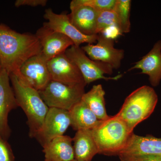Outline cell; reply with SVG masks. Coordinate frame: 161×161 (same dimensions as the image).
Wrapping results in <instances>:
<instances>
[{"instance_id": "9", "label": "cell", "mask_w": 161, "mask_h": 161, "mask_svg": "<svg viewBox=\"0 0 161 161\" xmlns=\"http://www.w3.org/2000/svg\"><path fill=\"white\" fill-rule=\"evenodd\" d=\"M43 17L47 20L43 25L65 35L73 41L75 46H80L84 43L93 44L97 41L98 35L86 36L81 33L72 24L66 14H58L51 8H48L45 10Z\"/></svg>"}, {"instance_id": "30", "label": "cell", "mask_w": 161, "mask_h": 161, "mask_svg": "<svg viewBox=\"0 0 161 161\" xmlns=\"http://www.w3.org/2000/svg\"><path fill=\"white\" fill-rule=\"evenodd\" d=\"M72 161H76V160L75 159V160H73Z\"/></svg>"}, {"instance_id": "17", "label": "cell", "mask_w": 161, "mask_h": 161, "mask_svg": "<svg viewBox=\"0 0 161 161\" xmlns=\"http://www.w3.org/2000/svg\"><path fill=\"white\" fill-rule=\"evenodd\" d=\"M73 138L68 136H58L43 147L44 161H72L75 160Z\"/></svg>"}, {"instance_id": "5", "label": "cell", "mask_w": 161, "mask_h": 161, "mask_svg": "<svg viewBox=\"0 0 161 161\" xmlns=\"http://www.w3.org/2000/svg\"><path fill=\"white\" fill-rule=\"evenodd\" d=\"M86 86L85 84L69 85L51 80L43 89L39 92L48 108L69 111L81 100L85 93Z\"/></svg>"}, {"instance_id": "25", "label": "cell", "mask_w": 161, "mask_h": 161, "mask_svg": "<svg viewBox=\"0 0 161 161\" xmlns=\"http://www.w3.org/2000/svg\"><path fill=\"white\" fill-rule=\"evenodd\" d=\"M125 161H161V155H142L119 157Z\"/></svg>"}, {"instance_id": "26", "label": "cell", "mask_w": 161, "mask_h": 161, "mask_svg": "<svg viewBox=\"0 0 161 161\" xmlns=\"http://www.w3.org/2000/svg\"><path fill=\"white\" fill-rule=\"evenodd\" d=\"M100 33L108 39L115 40L120 35H122L119 28L116 25H112L108 26L103 31Z\"/></svg>"}, {"instance_id": "24", "label": "cell", "mask_w": 161, "mask_h": 161, "mask_svg": "<svg viewBox=\"0 0 161 161\" xmlns=\"http://www.w3.org/2000/svg\"><path fill=\"white\" fill-rule=\"evenodd\" d=\"M0 161H15L14 156L7 140L0 135Z\"/></svg>"}, {"instance_id": "16", "label": "cell", "mask_w": 161, "mask_h": 161, "mask_svg": "<svg viewBox=\"0 0 161 161\" xmlns=\"http://www.w3.org/2000/svg\"><path fill=\"white\" fill-rule=\"evenodd\" d=\"M70 9L71 12L68 14L70 21L80 32L86 36L97 35L98 11L83 5L70 6Z\"/></svg>"}, {"instance_id": "29", "label": "cell", "mask_w": 161, "mask_h": 161, "mask_svg": "<svg viewBox=\"0 0 161 161\" xmlns=\"http://www.w3.org/2000/svg\"><path fill=\"white\" fill-rule=\"evenodd\" d=\"M120 161H125L124 160L120 158Z\"/></svg>"}, {"instance_id": "15", "label": "cell", "mask_w": 161, "mask_h": 161, "mask_svg": "<svg viewBox=\"0 0 161 161\" xmlns=\"http://www.w3.org/2000/svg\"><path fill=\"white\" fill-rule=\"evenodd\" d=\"M135 69H141V74L148 75L152 86H157L159 84L161 80V40L157 41L151 50L128 71Z\"/></svg>"}, {"instance_id": "14", "label": "cell", "mask_w": 161, "mask_h": 161, "mask_svg": "<svg viewBox=\"0 0 161 161\" xmlns=\"http://www.w3.org/2000/svg\"><path fill=\"white\" fill-rule=\"evenodd\" d=\"M161 155V138L136 135L132 132L118 156Z\"/></svg>"}, {"instance_id": "18", "label": "cell", "mask_w": 161, "mask_h": 161, "mask_svg": "<svg viewBox=\"0 0 161 161\" xmlns=\"http://www.w3.org/2000/svg\"><path fill=\"white\" fill-rule=\"evenodd\" d=\"M75 159L77 161H92L98 153L92 130H78L73 138Z\"/></svg>"}, {"instance_id": "6", "label": "cell", "mask_w": 161, "mask_h": 161, "mask_svg": "<svg viewBox=\"0 0 161 161\" xmlns=\"http://www.w3.org/2000/svg\"><path fill=\"white\" fill-rule=\"evenodd\" d=\"M65 54L78 67L86 85L99 79L116 80L122 77L121 74L114 77L105 76V74L112 75L113 68L108 64L90 59L80 46L73 45L67 50Z\"/></svg>"}, {"instance_id": "11", "label": "cell", "mask_w": 161, "mask_h": 161, "mask_svg": "<svg viewBox=\"0 0 161 161\" xmlns=\"http://www.w3.org/2000/svg\"><path fill=\"white\" fill-rule=\"evenodd\" d=\"M35 35L40 41L41 53L47 61L64 53L69 47L74 45L73 41L66 36L43 24Z\"/></svg>"}, {"instance_id": "8", "label": "cell", "mask_w": 161, "mask_h": 161, "mask_svg": "<svg viewBox=\"0 0 161 161\" xmlns=\"http://www.w3.org/2000/svg\"><path fill=\"white\" fill-rule=\"evenodd\" d=\"M71 124L69 111L49 108L42 126L35 138L44 147L53 139L64 135Z\"/></svg>"}, {"instance_id": "21", "label": "cell", "mask_w": 161, "mask_h": 161, "mask_svg": "<svg viewBox=\"0 0 161 161\" xmlns=\"http://www.w3.org/2000/svg\"><path fill=\"white\" fill-rule=\"evenodd\" d=\"M130 0H116L114 10L117 19V26L122 33H128L130 31Z\"/></svg>"}, {"instance_id": "10", "label": "cell", "mask_w": 161, "mask_h": 161, "mask_svg": "<svg viewBox=\"0 0 161 161\" xmlns=\"http://www.w3.org/2000/svg\"><path fill=\"white\" fill-rule=\"evenodd\" d=\"M81 48L90 59L109 64L113 69H118L125 56L124 50L114 47V40L98 34L96 44H87Z\"/></svg>"}, {"instance_id": "4", "label": "cell", "mask_w": 161, "mask_h": 161, "mask_svg": "<svg viewBox=\"0 0 161 161\" xmlns=\"http://www.w3.org/2000/svg\"><path fill=\"white\" fill-rule=\"evenodd\" d=\"M92 132L98 153L107 155H118L132 133L116 115L100 120Z\"/></svg>"}, {"instance_id": "3", "label": "cell", "mask_w": 161, "mask_h": 161, "mask_svg": "<svg viewBox=\"0 0 161 161\" xmlns=\"http://www.w3.org/2000/svg\"><path fill=\"white\" fill-rule=\"evenodd\" d=\"M158 101V96L153 88L143 86L133 91L125 99L116 115L132 133L136 126L152 114Z\"/></svg>"}, {"instance_id": "27", "label": "cell", "mask_w": 161, "mask_h": 161, "mask_svg": "<svg viewBox=\"0 0 161 161\" xmlns=\"http://www.w3.org/2000/svg\"><path fill=\"white\" fill-rule=\"evenodd\" d=\"M47 3V0H17L15 2L14 6L16 7L22 6H45Z\"/></svg>"}, {"instance_id": "28", "label": "cell", "mask_w": 161, "mask_h": 161, "mask_svg": "<svg viewBox=\"0 0 161 161\" xmlns=\"http://www.w3.org/2000/svg\"><path fill=\"white\" fill-rule=\"evenodd\" d=\"M3 69V67H2V62H1V59H0V72H1Z\"/></svg>"}, {"instance_id": "20", "label": "cell", "mask_w": 161, "mask_h": 161, "mask_svg": "<svg viewBox=\"0 0 161 161\" xmlns=\"http://www.w3.org/2000/svg\"><path fill=\"white\" fill-rule=\"evenodd\" d=\"M105 92L101 84L93 86L92 89L85 93L83 101L99 120H104L109 116L107 113L104 96Z\"/></svg>"}, {"instance_id": "12", "label": "cell", "mask_w": 161, "mask_h": 161, "mask_svg": "<svg viewBox=\"0 0 161 161\" xmlns=\"http://www.w3.org/2000/svg\"><path fill=\"white\" fill-rule=\"evenodd\" d=\"M47 66L51 80L69 85L85 84L79 69L65 53L48 60Z\"/></svg>"}, {"instance_id": "19", "label": "cell", "mask_w": 161, "mask_h": 161, "mask_svg": "<svg viewBox=\"0 0 161 161\" xmlns=\"http://www.w3.org/2000/svg\"><path fill=\"white\" fill-rule=\"evenodd\" d=\"M69 112L71 126L77 131L92 130L100 121L82 100L74 106Z\"/></svg>"}, {"instance_id": "13", "label": "cell", "mask_w": 161, "mask_h": 161, "mask_svg": "<svg viewBox=\"0 0 161 161\" xmlns=\"http://www.w3.org/2000/svg\"><path fill=\"white\" fill-rule=\"evenodd\" d=\"M17 107L14 92L10 85L9 75L3 69L0 72V135L5 139L9 138L11 132L8 115Z\"/></svg>"}, {"instance_id": "1", "label": "cell", "mask_w": 161, "mask_h": 161, "mask_svg": "<svg viewBox=\"0 0 161 161\" xmlns=\"http://www.w3.org/2000/svg\"><path fill=\"white\" fill-rule=\"evenodd\" d=\"M41 52L36 35L20 33L0 24V59L3 69L9 75H18L25 61Z\"/></svg>"}, {"instance_id": "2", "label": "cell", "mask_w": 161, "mask_h": 161, "mask_svg": "<svg viewBox=\"0 0 161 161\" xmlns=\"http://www.w3.org/2000/svg\"><path fill=\"white\" fill-rule=\"evenodd\" d=\"M18 106L26 114L29 136L35 138L42 126L49 108L44 103L39 91L23 83L14 74L9 75Z\"/></svg>"}, {"instance_id": "7", "label": "cell", "mask_w": 161, "mask_h": 161, "mask_svg": "<svg viewBox=\"0 0 161 161\" xmlns=\"http://www.w3.org/2000/svg\"><path fill=\"white\" fill-rule=\"evenodd\" d=\"M47 61L42 53L36 55L25 61L15 75L26 85L41 91L51 80Z\"/></svg>"}, {"instance_id": "22", "label": "cell", "mask_w": 161, "mask_h": 161, "mask_svg": "<svg viewBox=\"0 0 161 161\" xmlns=\"http://www.w3.org/2000/svg\"><path fill=\"white\" fill-rule=\"evenodd\" d=\"M115 3L116 0H73L70 6L83 5L101 11L114 9Z\"/></svg>"}, {"instance_id": "23", "label": "cell", "mask_w": 161, "mask_h": 161, "mask_svg": "<svg viewBox=\"0 0 161 161\" xmlns=\"http://www.w3.org/2000/svg\"><path fill=\"white\" fill-rule=\"evenodd\" d=\"M112 25H117V19L114 9L98 11L97 18V35L105 28Z\"/></svg>"}]
</instances>
